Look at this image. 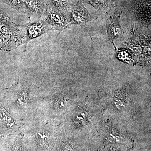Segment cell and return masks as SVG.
Listing matches in <instances>:
<instances>
[{"label": "cell", "mask_w": 151, "mask_h": 151, "mask_svg": "<svg viewBox=\"0 0 151 151\" xmlns=\"http://www.w3.org/2000/svg\"><path fill=\"white\" fill-rule=\"evenodd\" d=\"M54 5L61 10L66 9L70 6V0H51Z\"/></svg>", "instance_id": "obj_9"}, {"label": "cell", "mask_w": 151, "mask_h": 151, "mask_svg": "<svg viewBox=\"0 0 151 151\" xmlns=\"http://www.w3.org/2000/svg\"><path fill=\"white\" fill-rule=\"evenodd\" d=\"M65 100L62 97H57L55 98L54 106L57 109H61L65 107Z\"/></svg>", "instance_id": "obj_10"}, {"label": "cell", "mask_w": 151, "mask_h": 151, "mask_svg": "<svg viewBox=\"0 0 151 151\" xmlns=\"http://www.w3.org/2000/svg\"><path fill=\"white\" fill-rule=\"evenodd\" d=\"M24 26L26 31L27 43L29 41L40 37L52 30L45 19L31 22L25 25Z\"/></svg>", "instance_id": "obj_2"}, {"label": "cell", "mask_w": 151, "mask_h": 151, "mask_svg": "<svg viewBox=\"0 0 151 151\" xmlns=\"http://www.w3.org/2000/svg\"><path fill=\"white\" fill-rule=\"evenodd\" d=\"M94 17L91 15L81 2L73 8L70 14V25L72 24H83L92 20Z\"/></svg>", "instance_id": "obj_4"}, {"label": "cell", "mask_w": 151, "mask_h": 151, "mask_svg": "<svg viewBox=\"0 0 151 151\" xmlns=\"http://www.w3.org/2000/svg\"><path fill=\"white\" fill-rule=\"evenodd\" d=\"M7 2L14 7L20 9L25 4V0H6ZM26 5V4H25Z\"/></svg>", "instance_id": "obj_11"}, {"label": "cell", "mask_w": 151, "mask_h": 151, "mask_svg": "<svg viewBox=\"0 0 151 151\" xmlns=\"http://www.w3.org/2000/svg\"><path fill=\"white\" fill-rule=\"evenodd\" d=\"M100 12H105L113 6V0H84Z\"/></svg>", "instance_id": "obj_6"}, {"label": "cell", "mask_w": 151, "mask_h": 151, "mask_svg": "<svg viewBox=\"0 0 151 151\" xmlns=\"http://www.w3.org/2000/svg\"><path fill=\"white\" fill-rule=\"evenodd\" d=\"M12 151H25L24 148L21 145L17 144L15 146H14L13 148Z\"/></svg>", "instance_id": "obj_13"}, {"label": "cell", "mask_w": 151, "mask_h": 151, "mask_svg": "<svg viewBox=\"0 0 151 151\" xmlns=\"http://www.w3.org/2000/svg\"><path fill=\"white\" fill-rule=\"evenodd\" d=\"M45 19L52 30L61 31L70 26V16L59 10L49 11Z\"/></svg>", "instance_id": "obj_3"}, {"label": "cell", "mask_w": 151, "mask_h": 151, "mask_svg": "<svg viewBox=\"0 0 151 151\" xmlns=\"http://www.w3.org/2000/svg\"><path fill=\"white\" fill-rule=\"evenodd\" d=\"M3 137V134H0V139Z\"/></svg>", "instance_id": "obj_15"}, {"label": "cell", "mask_w": 151, "mask_h": 151, "mask_svg": "<svg viewBox=\"0 0 151 151\" xmlns=\"http://www.w3.org/2000/svg\"><path fill=\"white\" fill-rule=\"evenodd\" d=\"M63 151H73V150L71 149L70 146H65V147H63Z\"/></svg>", "instance_id": "obj_14"}, {"label": "cell", "mask_w": 151, "mask_h": 151, "mask_svg": "<svg viewBox=\"0 0 151 151\" xmlns=\"http://www.w3.org/2000/svg\"><path fill=\"white\" fill-rule=\"evenodd\" d=\"M38 144L43 148H47L50 143V136L48 133L42 131L38 132L36 136Z\"/></svg>", "instance_id": "obj_8"}, {"label": "cell", "mask_w": 151, "mask_h": 151, "mask_svg": "<svg viewBox=\"0 0 151 151\" xmlns=\"http://www.w3.org/2000/svg\"><path fill=\"white\" fill-rule=\"evenodd\" d=\"M117 57H119V59L122 60L124 61H126L127 62V60H126V57L128 58V59L131 60L132 58V55L130 54L129 52L127 51V50H119L118 52H117Z\"/></svg>", "instance_id": "obj_12"}, {"label": "cell", "mask_w": 151, "mask_h": 151, "mask_svg": "<svg viewBox=\"0 0 151 151\" xmlns=\"http://www.w3.org/2000/svg\"><path fill=\"white\" fill-rule=\"evenodd\" d=\"M107 31L110 40L113 43L116 39L122 37L123 31L117 18H108L106 22Z\"/></svg>", "instance_id": "obj_5"}, {"label": "cell", "mask_w": 151, "mask_h": 151, "mask_svg": "<svg viewBox=\"0 0 151 151\" xmlns=\"http://www.w3.org/2000/svg\"><path fill=\"white\" fill-rule=\"evenodd\" d=\"M26 6L32 12L40 14L43 12V4L40 0H25Z\"/></svg>", "instance_id": "obj_7"}, {"label": "cell", "mask_w": 151, "mask_h": 151, "mask_svg": "<svg viewBox=\"0 0 151 151\" xmlns=\"http://www.w3.org/2000/svg\"><path fill=\"white\" fill-rule=\"evenodd\" d=\"M24 43L27 34L24 26L17 24L0 13V50L11 51Z\"/></svg>", "instance_id": "obj_1"}]
</instances>
